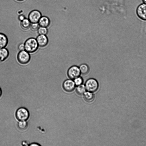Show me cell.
Wrapping results in <instances>:
<instances>
[{
    "mask_svg": "<svg viewBox=\"0 0 146 146\" xmlns=\"http://www.w3.org/2000/svg\"><path fill=\"white\" fill-rule=\"evenodd\" d=\"M8 42V39L6 35L0 33V48H5Z\"/></svg>",
    "mask_w": 146,
    "mask_h": 146,
    "instance_id": "obj_12",
    "label": "cell"
},
{
    "mask_svg": "<svg viewBox=\"0 0 146 146\" xmlns=\"http://www.w3.org/2000/svg\"><path fill=\"white\" fill-rule=\"evenodd\" d=\"M31 23L28 19L25 18L21 21L20 25L21 28L24 30H27L30 27Z\"/></svg>",
    "mask_w": 146,
    "mask_h": 146,
    "instance_id": "obj_15",
    "label": "cell"
},
{
    "mask_svg": "<svg viewBox=\"0 0 146 146\" xmlns=\"http://www.w3.org/2000/svg\"><path fill=\"white\" fill-rule=\"evenodd\" d=\"M38 33L40 35H46L48 33V31L47 28L40 27L38 30Z\"/></svg>",
    "mask_w": 146,
    "mask_h": 146,
    "instance_id": "obj_18",
    "label": "cell"
},
{
    "mask_svg": "<svg viewBox=\"0 0 146 146\" xmlns=\"http://www.w3.org/2000/svg\"><path fill=\"white\" fill-rule=\"evenodd\" d=\"M24 44L25 50L29 53H33L36 52L39 46L36 39L34 38H28Z\"/></svg>",
    "mask_w": 146,
    "mask_h": 146,
    "instance_id": "obj_1",
    "label": "cell"
},
{
    "mask_svg": "<svg viewBox=\"0 0 146 146\" xmlns=\"http://www.w3.org/2000/svg\"><path fill=\"white\" fill-rule=\"evenodd\" d=\"M81 74L85 75L88 74L90 70L88 66L86 64H82L79 66Z\"/></svg>",
    "mask_w": 146,
    "mask_h": 146,
    "instance_id": "obj_14",
    "label": "cell"
},
{
    "mask_svg": "<svg viewBox=\"0 0 146 146\" xmlns=\"http://www.w3.org/2000/svg\"><path fill=\"white\" fill-rule=\"evenodd\" d=\"M9 52L7 49L5 48H0V62L5 61L8 57Z\"/></svg>",
    "mask_w": 146,
    "mask_h": 146,
    "instance_id": "obj_11",
    "label": "cell"
},
{
    "mask_svg": "<svg viewBox=\"0 0 146 146\" xmlns=\"http://www.w3.org/2000/svg\"><path fill=\"white\" fill-rule=\"evenodd\" d=\"M39 26L38 23H31L30 27L32 30L35 31L38 30Z\"/></svg>",
    "mask_w": 146,
    "mask_h": 146,
    "instance_id": "obj_20",
    "label": "cell"
},
{
    "mask_svg": "<svg viewBox=\"0 0 146 146\" xmlns=\"http://www.w3.org/2000/svg\"><path fill=\"white\" fill-rule=\"evenodd\" d=\"M18 48L20 51L25 50L24 43H21L19 44L18 46Z\"/></svg>",
    "mask_w": 146,
    "mask_h": 146,
    "instance_id": "obj_21",
    "label": "cell"
},
{
    "mask_svg": "<svg viewBox=\"0 0 146 146\" xmlns=\"http://www.w3.org/2000/svg\"><path fill=\"white\" fill-rule=\"evenodd\" d=\"M42 16L41 12L37 10L31 11L29 14L28 19L31 23H38Z\"/></svg>",
    "mask_w": 146,
    "mask_h": 146,
    "instance_id": "obj_6",
    "label": "cell"
},
{
    "mask_svg": "<svg viewBox=\"0 0 146 146\" xmlns=\"http://www.w3.org/2000/svg\"><path fill=\"white\" fill-rule=\"evenodd\" d=\"M38 23L40 27L47 28L50 25V19L46 16H42L40 18Z\"/></svg>",
    "mask_w": 146,
    "mask_h": 146,
    "instance_id": "obj_10",
    "label": "cell"
},
{
    "mask_svg": "<svg viewBox=\"0 0 146 146\" xmlns=\"http://www.w3.org/2000/svg\"><path fill=\"white\" fill-rule=\"evenodd\" d=\"M29 145L30 146H40V145L38 143H33L30 144Z\"/></svg>",
    "mask_w": 146,
    "mask_h": 146,
    "instance_id": "obj_23",
    "label": "cell"
},
{
    "mask_svg": "<svg viewBox=\"0 0 146 146\" xmlns=\"http://www.w3.org/2000/svg\"><path fill=\"white\" fill-rule=\"evenodd\" d=\"M22 144L23 145H29V144L27 141H23L22 142Z\"/></svg>",
    "mask_w": 146,
    "mask_h": 146,
    "instance_id": "obj_24",
    "label": "cell"
},
{
    "mask_svg": "<svg viewBox=\"0 0 146 146\" xmlns=\"http://www.w3.org/2000/svg\"><path fill=\"white\" fill-rule=\"evenodd\" d=\"M17 126L19 129L24 131L27 128L28 123L26 121H19Z\"/></svg>",
    "mask_w": 146,
    "mask_h": 146,
    "instance_id": "obj_16",
    "label": "cell"
},
{
    "mask_svg": "<svg viewBox=\"0 0 146 146\" xmlns=\"http://www.w3.org/2000/svg\"><path fill=\"white\" fill-rule=\"evenodd\" d=\"M85 86L87 91L94 92L98 90L99 87V84L96 79L91 78L86 81Z\"/></svg>",
    "mask_w": 146,
    "mask_h": 146,
    "instance_id": "obj_3",
    "label": "cell"
},
{
    "mask_svg": "<svg viewBox=\"0 0 146 146\" xmlns=\"http://www.w3.org/2000/svg\"><path fill=\"white\" fill-rule=\"evenodd\" d=\"M76 86L73 80L70 79L65 80L62 84L64 90L67 92H71L74 90Z\"/></svg>",
    "mask_w": 146,
    "mask_h": 146,
    "instance_id": "obj_7",
    "label": "cell"
},
{
    "mask_svg": "<svg viewBox=\"0 0 146 146\" xmlns=\"http://www.w3.org/2000/svg\"><path fill=\"white\" fill-rule=\"evenodd\" d=\"M15 115L19 121H26L29 118L30 113L28 110L25 107H20L16 110Z\"/></svg>",
    "mask_w": 146,
    "mask_h": 146,
    "instance_id": "obj_2",
    "label": "cell"
},
{
    "mask_svg": "<svg viewBox=\"0 0 146 146\" xmlns=\"http://www.w3.org/2000/svg\"><path fill=\"white\" fill-rule=\"evenodd\" d=\"M84 100L88 102H93L95 98L94 94L92 92H86L84 94Z\"/></svg>",
    "mask_w": 146,
    "mask_h": 146,
    "instance_id": "obj_13",
    "label": "cell"
},
{
    "mask_svg": "<svg viewBox=\"0 0 146 146\" xmlns=\"http://www.w3.org/2000/svg\"><path fill=\"white\" fill-rule=\"evenodd\" d=\"M17 0V1H24V0Z\"/></svg>",
    "mask_w": 146,
    "mask_h": 146,
    "instance_id": "obj_27",
    "label": "cell"
},
{
    "mask_svg": "<svg viewBox=\"0 0 146 146\" xmlns=\"http://www.w3.org/2000/svg\"><path fill=\"white\" fill-rule=\"evenodd\" d=\"M144 3L146 4V0H142Z\"/></svg>",
    "mask_w": 146,
    "mask_h": 146,
    "instance_id": "obj_26",
    "label": "cell"
},
{
    "mask_svg": "<svg viewBox=\"0 0 146 146\" xmlns=\"http://www.w3.org/2000/svg\"><path fill=\"white\" fill-rule=\"evenodd\" d=\"M76 86H78L82 84L83 79L80 76L78 77L73 80Z\"/></svg>",
    "mask_w": 146,
    "mask_h": 146,
    "instance_id": "obj_19",
    "label": "cell"
},
{
    "mask_svg": "<svg viewBox=\"0 0 146 146\" xmlns=\"http://www.w3.org/2000/svg\"><path fill=\"white\" fill-rule=\"evenodd\" d=\"M36 39L38 46L40 47H45L48 43V39L46 35H39Z\"/></svg>",
    "mask_w": 146,
    "mask_h": 146,
    "instance_id": "obj_9",
    "label": "cell"
},
{
    "mask_svg": "<svg viewBox=\"0 0 146 146\" xmlns=\"http://www.w3.org/2000/svg\"><path fill=\"white\" fill-rule=\"evenodd\" d=\"M2 93V90H1V88H0V97H1V96Z\"/></svg>",
    "mask_w": 146,
    "mask_h": 146,
    "instance_id": "obj_25",
    "label": "cell"
},
{
    "mask_svg": "<svg viewBox=\"0 0 146 146\" xmlns=\"http://www.w3.org/2000/svg\"><path fill=\"white\" fill-rule=\"evenodd\" d=\"M25 18V16L23 15H20L18 16V19L21 21H22Z\"/></svg>",
    "mask_w": 146,
    "mask_h": 146,
    "instance_id": "obj_22",
    "label": "cell"
},
{
    "mask_svg": "<svg viewBox=\"0 0 146 146\" xmlns=\"http://www.w3.org/2000/svg\"><path fill=\"white\" fill-rule=\"evenodd\" d=\"M81 74L79 66L73 65L68 69L67 75L70 79L74 80L76 78L80 76Z\"/></svg>",
    "mask_w": 146,
    "mask_h": 146,
    "instance_id": "obj_5",
    "label": "cell"
},
{
    "mask_svg": "<svg viewBox=\"0 0 146 146\" xmlns=\"http://www.w3.org/2000/svg\"><path fill=\"white\" fill-rule=\"evenodd\" d=\"M86 88L85 85L82 84L77 86L76 90V92L79 95H82L86 92Z\"/></svg>",
    "mask_w": 146,
    "mask_h": 146,
    "instance_id": "obj_17",
    "label": "cell"
},
{
    "mask_svg": "<svg viewBox=\"0 0 146 146\" xmlns=\"http://www.w3.org/2000/svg\"><path fill=\"white\" fill-rule=\"evenodd\" d=\"M136 13L139 18L146 21V4L144 3L139 5L137 9Z\"/></svg>",
    "mask_w": 146,
    "mask_h": 146,
    "instance_id": "obj_8",
    "label": "cell"
},
{
    "mask_svg": "<svg viewBox=\"0 0 146 146\" xmlns=\"http://www.w3.org/2000/svg\"><path fill=\"white\" fill-rule=\"evenodd\" d=\"M18 62L22 64H27L30 61L31 56L29 53L24 50L20 51L17 55Z\"/></svg>",
    "mask_w": 146,
    "mask_h": 146,
    "instance_id": "obj_4",
    "label": "cell"
}]
</instances>
